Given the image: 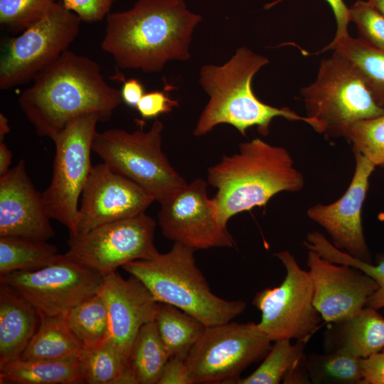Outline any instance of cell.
<instances>
[{"mask_svg":"<svg viewBox=\"0 0 384 384\" xmlns=\"http://www.w3.org/2000/svg\"><path fill=\"white\" fill-rule=\"evenodd\" d=\"M202 16L184 0H138L129 9L106 17L102 49L124 69L162 70L170 60H187Z\"/></svg>","mask_w":384,"mask_h":384,"instance_id":"1","label":"cell"},{"mask_svg":"<svg viewBox=\"0 0 384 384\" xmlns=\"http://www.w3.org/2000/svg\"><path fill=\"white\" fill-rule=\"evenodd\" d=\"M122 102L95 60L70 50L41 72L18 99L37 135L50 139L82 116L109 119Z\"/></svg>","mask_w":384,"mask_h":384,"instance_id":"2","label":"cell"},{"mask_svg":"<svg viewBox=\"0 0 384 384\" xmlns=\"http://www.w3.org/2000/svg\"><path fill=\"white\" fill-rule=\"evenodd\" d=\"M207 180L217 189L212 198L226 226L235 215L265 206L277 193H296L304 186L290 153L260 138L241 143L238 153L209 167Z\"/></svg>","mask_w":384,"mask_h":384,"instance_id":"3","label":"cell"},{"mask_svg":"<svg viewBox=\"0 0 384 384\" xmlns=\"http://www.w3.org/2000/svg\"><path fill=\"white\" fill-rule=\"evenodd\" d=\"M268 63L267 57L243 46L222 65H203L199 82L209 100L199 117L193 135L203 136L218 124H228L242 136L255 126L262 135L267 136L272 119L277 117L303 121L314 128V122L306 116H300L287 107L278 108L265 104L256 97L252 89V79Z\"/></svg>","mask_w":384,"mask_h":384,"instance_id":"4","label":"cell"},{"mask_svg":"<svg viewBox=\"0 0 384 384\" xmlns=\"http://www.w3.org/2000/svg\"><path fill=\"white\" fill-rule=\"evenodd\" d=\"M194 251L174 242L166 253L128 262L122 268L139 279L158 302L183 310L206 326L231 321L244 312L246 303L213 293L196 265Z\"/></svg>","mask_w":384,"mask_h":384,"instance_id":"5","label":"cell"},{"mask_svg":"<svg viewBox=\"0 0 384 384\" xmlns=\"http://www.w3.org/2000/svg\"><path fill=\"white\" fill-rule=\"evenodd\" d=\"M301 95L313 129L328 137L346 139L353 123L384 113L356 67L336 50L321 60L316 80Z\"/></svg>","mask_w":384,"mask_h":384,"instance_id":"6","label":"cell"},{"mask_svg":"<svg viewBox=\"0 0 384 384\" xmlns=\"http://www.w3.org/2000/svg\"><path fill=\"white\" fill-rule=\"evenodd\" d=\"M163 129L164 124L156 119L147 131L97 132L92 151L112 171L136 183L161 203L187 185L162 151Z\"/></svg>","mask_w":384,"mask_h":384,"instance_id":"7","label":"cell"},{"mask_svg":"<svg viewBox=\"0 0 384 384\" xmlns=\"http://www.w3.org/2000/svg\"><path fill=\"white\" fill-rule=\"evenodd\" d=\"M272 341L254 322L206 326L185 361L193 384H235L245 369L262 361Z\"/></svg>","mask_w":384,"mask_h":384,"instance_id":"8","label":"cell"},{"mask_svg":"<svg viewBox=\"0 0 384 384\" xmlns=\"http://www.w3.org/2000/svg\"><path fill=\"white\" fill-rule=\"evenodd\" d=\"M98 115L87 114L70 123L51 139L55 156L50 183L42 193L49 217L77 235L79 198L92 166L91 152Z\"/></svg>","mask_w":384,"mask_h":384,"instance_id":"9","label":"cell"},{"mask_svg":"<svg viewBox=\"0 0 384 384\" xmlns=\"http://www.w3.org/2000/svg\"><path fill=\"white\" fill-rule=\"evenodd\" d=\"M81 21L56 2L41 21L11 38L0 60L1 90L33 81L56 61L77 37Z\"/></svg>","mask_w":384,"mask_h":384,"instance_id":"10","label":"cell"},{"mask_svg":"<svg viewBox=\"0 0 384 384\" xmlns=\"http://www.w3.org/2000/svg\"><path fill=\"white\" fill-rule=\"evenodd\" d=\"M274 256L284 267L286 274L279 286L255 294L252 302L261 313L257 324L272 342L309 338L323 320L314 304L309 273L287 250Z\"/></svg>","mask_w":384,"mask_h":384,"instance_id":"11","label":"cell"},{"mask_svg":"<svg viewBox=\"0 0 384 384\" xmlns=\"http://www.w3.org/2000/svg\"><path fill=\"white\" fill-rule=\"evenodd\" d=\"M103 282V275L66 254L38 270L0 276V283L11 287L40 314L47 316H65L80 303L99 294Z\"/></svg>","mask_w":384,"mask_h":384,"instance_id":"12","label":"cell"},{"mask_svg":"<svg viewBox=\"0 0 384 384\" xmlns=\"http://www.w3.org/2000/svg\"><path fill=\"white\" fill-rule=\"evenodd\" d=\"M155 220L145 213L70 236L65 254L104 277L125 264L154 257Z\"/></svg>","mask_w":384,"mask_h":384,"instance_id":"13","label":"cell"},{"mask_svg":"<svg viewBox=\"0 0 384 384\" xmlns=\"http://www.w3.org/2000/svg\"><path fill=\"white\" fill-rule=\"evenodd\" d=\"M206 188V182L197 178L159 203L161 233L194 250L232 247L233 238L220 222L217 206L208 198Z\"/></svg>","mask_w":384,"mask_h":384,"instance_id":"14","label":"cell"},{"mask_svg":"<svg viewBox=\"0 0 384 384\" xmlns=\"http://www.w3.org/2000/svg\"><path fill=\"white\" fill-rule=\"evenodd\" d=\"M81 196L77 235L144 213L155 201L143 188L103 162L92 166Z\"/></svg>","mask_w":384,"mask_h":384,"instance_id":"15","label":"cell"},{"mask_svg":"<svg viewBox=\"0 0 384 384\" xmlns=\"http://www.w3.org/2000/svg\"><path fill=\"white\" fill-rule=\"evenodd\" d=\"M356 166L344 194L329 204L317 203L307 210L308 217L322 227L338 249L355 258L372 263L361 219V210L375 166L361 154L353 151Z\"/></svg>","mask_w":384,"mask_h":384,"instance_id":"16","label":"cell"},{"mask_svg":"<svg viewBox=\"0 0 384 384\" xmlns=\"http://www.w3.org/2000/svg\"><path fill=\"white\" fill-rule=\"evenodd\" d=\"M306 265L314 304L327 323H337L358 313L378 289L375 280L361 270L332 262L314 250H308Z\"/></svg>","mask_w":384,"mask_h":384,"instance_id":"17","label":"cell"},{"mask_svg":"<svg viewBox=\"0 0 384 384\" xmlns=\"http://www.w3.org/2000/svg\"><path fill=\"white\" fill-rule=\"evenodd\" d=\"M50 219L24 160L0 176V236L48 240L55 235Z\"/></svg>","mask_w":384,"mask_h":384,"instance_id":"18","label":"cell"},{"mask_svg":"<svg viewBox=\"0 0 384 384\" xmlns=\"http://www.w3.org/2000/svg\"><path fill=\"white\" fill-rule=\"evenodd\" d=\"M99 294L108 311L109 340L129 361L139 329L155 320L159 302L137 277L124 279L117 272L104 277Z\"/></svg>","mask_w":384,"mask_h":384,"instance_id":"19","label":"cell"},{"mask_svg":"<svg viewBox=\"0 0 384 384\" xmlns=\"http://www.w3.org/2000/svg\"><path fill=\"white\" fill-rule=\"evenodd\" d=\"M39 322L35 306L11 287L0 283V367L21 358Z\"/></svg>","mask_w":384,"mask_h":384,"instance_id":"20","label":"cell"},{"mask_svg":"<svg viewBox=\"0 0 384 384\" xmlns=\"http://www.w3.org/2000/svg\"><path fill=\"white\" fill-rule=\"evenodd\" d=\"M325 352L345 351L364 358L384 348V317L366 306L352 316L333 323L324 334Z\"/></svg>","mask_w":384,"mask_h":384,"instance_id":"21","label":"cell"},{"mask_svg":"<svg viewBox=\"0 0 384 384\" xmlns=\"http://www.w3.org/2000/svg\"><path fill=\"white\" fill-rule=\"evenodd\" d=\"M82 348L70 330L65 316L40 314L38 327L21 358L75 362Z\"/></svg>","mask_w":384,"mask_h":384,"instance_id":"22","label":"cell"},{"mask_svg":"<svg viewBox=\"0 0 384 384\" xmlns=\"http://www.w3.org/2000/svg\"><path fill=\"white\" fill-rule=\"evenodd\" d=\"M84 383L137 384L129 361L108 339L83 347L78 359Z\"/></svg>","mask_w":384,"mask_h":384,"instance_id":"23","label":"cell"},{"mask_svg":"<svg viewBox=\"0 0 384 384\" xmlns=\"http://www.w3.org/2000/svg\"><path fill=\"white\" fill-rule=\"evenodd\" d=\"M78 361L24 360L0 367V384H81Z\"/></svg>","mask_w":384,"mask_h":384,"instance_id":"24","label":"cell"},{"mask_svg":"<svg viewBox=\"0 0 384 384\" xmlns=\"http://www.w3.org/2000/svg\"><path fill=\"white\" fill-rule=\"evenodd\" d=\"M336 50L346 56L359 72L376 103L384 107V50L350 36L329 43L320 52Z\"/></svg>","mask_w":384,"mask_h":384,"instance_id":"25","label":"cell"},{"mask_svg":"<svg viewBox=\"0 0 384 384\" xmlns=\"http://www.w3.org/2000/svg\"><path fill=\"white\" fill-rule=\"evenodd\" d=\"M60 255L57 247L48 240L0 236V276L40 269L53 263Z\"/></svg>","mask_w":384,"mask_h":384,"instance_id":"26","label":"cell"},{"mask_svg":"<svg viewBox=\"0 0 384 384\" xmlns=\"http://www.w3.org/2000/svg\"><path fill=\"white\" fill-rule=\"evenodd\" d=\"M154 321L170 358L185 359L206 328L192 315L164 303H159Z\"/></svg>","mask_w":384,"mask_h":384,"instance_id":"27","label":"cell"},{"mask_svg":"<svg viewBox=\"0 0 384 384\" xmlns=\"http://www.w3.org/2000/svg\"><path fill=\"white\" fill-rule=\"evenodd\" d=\"M169 358L155 321L143 325L134 341L129 356L137 384H157Z\"/></svg>","mask_w":384,"mask_h":384,"instance_id":"28","label":"cell"},{"mask_svg":"<svg viewBox=\"0 0 384 384\" xmlns=\"http://www.w3.org/2000/svg\"><path fill=\"white\" fill-rule=\"evenodd\" d=\"M361 361L342 350L305 353L303 358L311 383L316 384H361Z\"/></svg>","mask_w":384,"mask_h":384,"instance_id":"29","label":"cell"},{"mask_svg":"<svg viewBox=\"0 0 384 384\" xmlns=\"http://www.w3.org/2000/svg\"><path fill=\"white\" fill-rule=\"evenodd\" d=\"M309 338L273 341L260 366L249 375L240 378L236 384H279L302 361Z\"/></svg>","mask_w":384,"mask_h":384,"instance_id":"30","label":"cell"},{"mask_svg":"<svg viewBox=\"0 0 384 384\" xmlns=\"http://www.w3.org/2000/svg\"><path fill=\"white\" fill-rule=\"evenodd\" d=\"M65 317L83 347L98 345L110 338L108 311L100 294L78 304Z\"/></svg>","mask_w":384,"mask_h":384,"instance_id":"31","label":"cell"},{"mask_svg":"<svg viewBox=\"0 0 384 384\" xmlns=\"http://www.w3.org/2000/svg\"><path fill=\"white\" fill-rule=\"evenodd\" d=\"M304 245L332 262L352 266L370 276L377 283L378 289L369 298L366 306L377 310L384 308V255L378 257L377 265L364 262L336 248L319 231L309 233Z\"/></svg>","mask_w":384,"mask_h":384,"instance_id":"32","label":"cell"},{"mask_svg":"<svg viewBox=\"0 0 384 384\" xmlns=\"http://www.w3.org/2000/svg\"><path fill=\"white\" fill-rule=\"evenodd\" d=\"M346 141L375 166H384V113L353 123Z\"/></svg>","mask_w":384,"mask_h":384,"instance_id":"33","label":"cell"},{"mask_svg":"<svg viewBox=\"0 0 384 384\" xmlns=\"http://www.w3.org/2000/svg\"><path fill=\"white\" fill-rule=\"evenodd\" d=\"M55 4V0H0V23L22 32L41 21Z\"/></svg>","mask_w":384,"mask_h":384,"instance_id":"34","label":"cell"},{"mask_svg":"<svg viewBox=\"0 0 384 384\" xmlns=\"http://www.w3.org/2000/svg\"><path fill=\"white\" fill-rule=\"evenodd\" d=\"M349 16L361 38L384 50V16L368 0H357L349 8Z\"/></svg>","mask_w":384,"mask_h":384,"instance_id":"35","label":"cell"},{"mask_svg":"<svg viewBox=\"0 0 384 384\" xmlns=\"http://www.w3.org/2000/svg\"><path fill=\"white\" fill-rule=\"evenodd\" d=\"M174 88L171 85L165 83L164 90L162 91L144 93L136 107L141 117L144 119H152L171 112L178 105V101L170 98L168 94V92Z\"/></svg>","mask_w":384,"mask_h":384,"instance_id":"36","label":"cell"},{"mask_svg":"<svg viewBox=\"0 0 384 384\" xmlns=\"http://www.w3.org/2000/svg\"><path fill=\"white\" fill-rule=\"evenodd\" d=\"M115 1L63 0V4L68 9L76 14L82 21L95 23L107 17Z\"/></svg>","mask_w":384,"mask_h":384,"instance_id":"37","label":"cell"},{"mask_svg":"<svg viewBox=\"0 0 384 384\" xmlns=\"http://www.w3.org/2000/svg\"><path fill=\"white\" fill-rule=\"evenodd\" d=\"M157 384H193L185 359L171 357L166 363Z\"/></svg>","mask_w":384,"mask_h":384,"instance_id":"38","label":"cell"},{"mask_svg":"<svg viewBox=\"0 0 384 384\" xmlns=\"http://www.w3.org/2000/svg\"><path fill=\"white\" fill-rule=\"evenodd\" d=\"M361 384H384V348L367 358H361Z\"/></svg>","mask_w":384,"mask_h":384,"instance_id":"39","label":"cell"},{"mask_svg":"<svg viewBox=\"0 0 384 384\" xmlns=\"http://www.w3.org/2000/svg\"><path fill=\"white\" fill-rule=\"evenodd\" d=\"M284 0H277L267 4L265 9H267ZM331 8L336 21V32L333 41L330 43H335L338 41L349 36L348 26L350 22L349 8L343 0H326Z\"/></svg>","mask_w":384,"mask_h":384,"instance_id":"40","label":"cell"},{"mask_svg":"<svg viewBox=\"0 0 384 384\" xmlns=\"http://www.w3.org/2000/svg\"><path fill=\"white\" fill-rule=\"evenodd\" d=\"M120 92L123 102L136 108L144 95V88L140 81L132 78L124 82Z\"/></svg>","mask_w":384,"mask_h":384,"instance_id":"41","label":"cell"},{"mask_svg":"<svg viewBox=\"0 0 384 384\" xmlns=\"http://www.w3.org/2000/svg\"><path fill=\"white\" fill-rule=\"evenodd\" d=\"M12 152L4 142H0V176L10 169Z\"/></svg>","mask_w":384,"mask_h":384,"instance_id":"42","label":"cell"},{"mask_svg":"<svg viewBox=\"0 0 384 384\" xmlns=\"http://www.w3.org/2000/svg\"><path fill=\"white\" fill-rule=\"evenodd\" d=\"M10 127L7 117L0 113V142H4L5 136L9 132Z\"/></svg>","mask_w":384,"mask_h":384,"instance_id":"43","label":"cell"},{"mask_svg":"<svg viewBox=\"0 0 384 384\" xmlns=\"http://www.w3.org/2000/svg\"><path fill=\"white\" fill-rule=\"evenodd\" d=\"M384 16V0H368Z\"/></svg>","mask_w":384,"mask_h":384,"instance_id":"44","label":"cell"},{"mask_svg":"<svg viewBox=\"0 0 384 384\" xmlns=\"http://www.w3.org/2000/svg\"><path fill=\"white\" fill-rule=\"evenodd\" d=\"M383 168H384V166H383Z\"/></svg>","mask_w":384,"mask_h":384,"instance_id":"45","label":"cell"}]
</instances>
